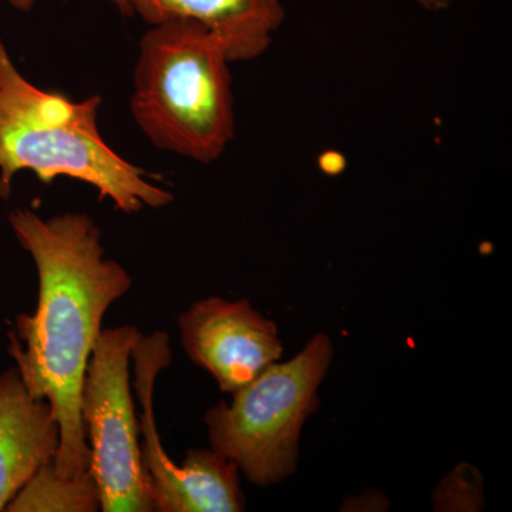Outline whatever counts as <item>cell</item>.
I'll return each instance as SVG.
<instances>
[{
  "mask_svg": "<svg viewBox=\"0 0 512 512\" xmlns=\"http://www.w3.org/2000/svg\"><path fill=\"white\" fill-rule=\"evenodd\" d=\"M9 224L32 256L39 275L33 313H20L9 333V353L30 394L52 406L60 429L57 474L82 477L90 450L80 413L87 363L100 338L103 319L133 279L107 258L96 221L84 212L40 217L16 208Z\"/></svg>",
  "mask_w": 512,
  "mask_h": 512,
  "instance_id": "1",
  "label": "cell"
},
{
  "mask_svg": "<svg viewBox=\"0 0 512 512\" xmlns=\"http://www.w3.org/2000/svg\"><path fill=\"white\" fill-rule=\"evenodd\" d=\"M101 103L100 94L76 101L40 89L20 73L0 37V198L8 200L16 175L30 171L45 184L82 181L126 214L170 205L173 192L101 137Z\"/></svg>",
  "mask_w": 512,
  "mask_h": 512,
  "instance_id": "2",
  "label": "cell"
},
{
  "mask_svg": "<svg viewBox=\"0 0 512 512\" xmlns=\"http://www.w3.org/2000/svg\"><path fill=\"white\" fill-rule=\"evenodd\" d=\"M228 66L221 40L200 23L170 19L151 25L134 67V123L158 150L215 163L235 136Z\"/></svg>",
  "mask_w": 512,
  "mask_h": 512,
  "instance_id": "3",
  "label": "cell"
},
{
  "mask_svg": "<svg viewBox=\"0 0 512 512\" xmlns=\"http://www.w3.org/2000/svg\"><path fill=\"white\" fill-rule=\"evenodd\" d=\"M326 335L309 340L285 363H272L205 414L212 450L237 466L249 483L268 487L295 473L299 437L318 407V389L332 362Z\"/></svg>",
  "mask_w": 512,
  "mask_h": 512,
  "instance_id": "4",
  "label": "cell"
},
{
  "mask_svg": "<svg viewBox=\"0 0 512 512\" xmlns=\"http://www.w3.org/2000/svg\"><path fill=\"white\" fill-rule=\"evenodd\" d=\"M141 335L130 325L101 330L84 375L80 413L104 512L153 511L130 389L131 352Z\"/></svg>",
  "mask_w": 512,
  "mask_h": 512,
  "instance_id": "5",
  "label": "cell"
},
{
  "mask_svg": "<svg viewBox=\"0 0 512 512\" xmlns=\"http://www.w3.org/2000/svg\"><path fill=\"white\" fill-rule=\"evenodd\" d=\"M136 373L143 434L141 461L148 500L157 512H238L245 510L238 468L215 450L191 448L183 463L175 464L161 444L154 419V386L161 370L171 365L170 336L154 332L137 340L131 352Z\"/></svg>",
  "mask_w": 512,
  "mask_h": 512,
  "instance_id": "6",
  "label": "cell"
},
{
  "mask_svg": "<svg viewBox=\"0 0 512 512\" xmlns=\"http://www.w3.org/2000/svg\"><path fill=\"white\" fill-rule=\"evenodd\" d=\"M191 362L207 370L222 392L234 394L281 359L278 328L245 299H202L178 318Z\"/></svg>",
  "mask_w": 512,
  "mask_h": 512,
  "instance_id": "7",
  "label": "cell"
},
{
  "mask_svg": "<svg viewBox=\"0 0 512 512\" xmlns=\"http://www.w3.org/2000/svg\"><path fill=\"white\" fill-rule=\"evenodd\" d=\"M60 429L52 406L32 396L16 367L0 373V511L55 460Z\"/></svg>",
  "mask_w": 512,
  "mask_h": 512,
  "instance_id": "8",
  "label": "cell"
},
{
  "mask_svg": "<svg viewBox=\"0 0 512 512\" xmlns=\"http://www.w3.org/2000/svg\"><path fill=\"white\" fill-rule=\"evenodd\" d=\"M131 16L148 26L188 19L211 30L224 45L229 63L264 55L282 25V0H127Z\"/></svg>",
  "mask_w": 512,
  "mask_h": 512,
  "instance_id": "9",
  "label": "cell"
},
{
  "mask_svg": "<svg viewBox=\"0 0 512 512\" xmlns=\"http://www.w3.org/2000/svg\"><path fill=\"white\" fill-rule=\"evenodd\" d=\"M100 508L99 487L92 474L87 471L82 477H60L52 460L36 471L6 511L94 512Z\"/></svg>",
  "mask_w": 512,
  "mask_h": 512,
  "instance_id": "10",
  "label": "cell"
},
{
  "mask_svg": "<svg viewBox=\"0 0 512 512\" xmlns=\"http://www.w3.org/2000/svg\"><path fill=\"white\" fill-rule=\"evenodd\" d=\"M477 477L480 476L473 467L468 466V464H460L453 473L448 474L446 481H443L444 484L456 488V493H453V491L451 493H437L434 497L436 498V507L440 510H470V505H468L463 494L467 493L473 495V497L481 498V495H474L481 493V485L474 484Z\"/></svg>",
  "mask_w": 512,
  "mask_h": 512,
  "instance_id": "11",
  "label": "cell"
},
{
  "mask_svg": "<svg viewBox=\"0 0 512 512\" xmlns=\"http://www.w3.org/2000/svg\"><path fill=\"white\" fill-rule=\"evenodd\" d=\"M12 8L19 10V12H30L33 9V6L36 5L37 0H6ZM107 2L111 3L121 15L123 16H131L130 6H128L127 0H107Z\"/></svg>",
  "mask_w": 512,
  "mask_h": 512,
  "instance_id": "12",
  "label": "cell"
},
{
  "mask_svg": "<svg viewBox=\"0 0 512 512\" xmlns=\"http://www.w3.org/2000/svg\"><path fill=\"white\" fill-rule=\"evenodd\" d=\"M421 6L427 10H433V12H437V10L448 9L453 3V0H419Z\"/></svg>",
  "mask_w": 512,
  "mask_h": 512,
  "instance_id": "13",
  "label": "cell"
}]
</instances>
